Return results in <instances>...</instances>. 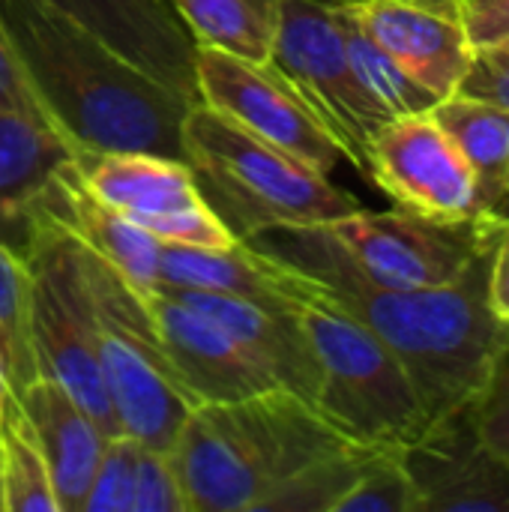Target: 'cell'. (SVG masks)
Segmentation results:
<instances>
[{
    "instance_id": "obj_1",
    "label": "cell",
    "mask_w": 509,
    "mask_h": 512,
    "mask_svg": "<svg viewBox=\"0 0 509 512\" xmlns=\"http://www.w3.org/2000/svg\"><path fill=\"white\" fill-rule=\"evenodd\" d=\"M243 243L321 282L372 327L411 375L429 423L474 402L509 351V324L486 294L495 246L453 285L387 288L366 279L321 225L270 228Z\"/></svg>"
},
{
    "instance_id": "obj_2",
    "label": "cell",
    "mask_w": 509,
    "mask_h": 512,
    "mask_svg": "<svg viewBox=\"0 0 509 512\" xmlns=\"http://www.w3.org/2000/svg\"><path fill=\"white\" fill-rule=\"evenodd\" d=\"M0 27L42 117L75 156L144 150L183 159L186 96L39 0H0Z\"/></svg>"
},
{
    "instance_id": "obj_3",
    "label": "cell",
    "mask_w": 509,
    "mask_h": 512,
    "mask_svg": "<svg viewBox=\"0 0 509 512\" xmlns=\"http://www.w3.org/2000/svg\"><path fill=\"white\" fill-rule=\"evenodd\" d=\"M348 444L321 414L273 387L234 402H201L183 420L168 459L186 512H261L276 489Z\"/></svg>"
},
{
    "instance_id": "obj_4",
    "label": "cell",
    "mask_w": 509,
    "mask_h": 512,
    "mask_svg": "<svg viewBox=\"0 0 509 512\" xmlns=\"http://www.w3.org/2000/svg\"><path fill=\"white\" fill-rule=\"evenodd\" d=\"M273 264L318 363L315 411L321 420L354 444L408 447L429 420L399 357L321 282L276 258Z\"/></svg>"
},
{
    "instance_id": "obj_5",
    "label": "cell",
    "mask_w": 509,
    "mask_h": 512,
    "mask_svg": "<svg viewBox=\"0 0 509 512\" xmlns=\"http://www.w3.org/2000/svg\"><path fill=\"white\" fill-rule=\"evenodd\" d=\"M183 162L201 198L237 240L270 228L321 225L360 210V201L339 189L330 174L255 138L201 102L183 120Z\"/></svg>"
},
{
    "instance_id": "obj_6",
    "label": "cell",
    "mask_w": 509,
    "mask_h": 512,
    "mask_svg": "<svg viewBox=\"0 0 509 512\" xmlns=\"http://www.w3.org/2000/svg\"><path fill=\"white\" fill-rule=\"evenodd\" d=\"M81 255L96 312L99 369L114 420L123 435L168 453L198 399L180 384L144 294L84 246Z\"/></svg>"
},
{
    "instance_id": "obj_7",
    "label": "cell",
    "mask_w": 509,
    "mask_h": 512,
    "mask_svg": "<svg viewBox=\"0 0 509 512\" xmlns=\"http://www.w3.org/2000/svg\"><path fill=\"white\" fill-rule=\"evenodd\" d=\"M24 264L30 273V336L39 375L66 387L108 438L120 435L102 384L96 312L81 246L42 216Z\"/></svg>"
},
{
    "instance_id": "obj_8",
    "label": "cell",
    "mask_w": 509,
    "mask_h": 512,
    "mask_svg": "<svg viewBox=\"0 0 509 512\" xmlns=\"http://www.w3.org/2000/svg\"><path fill=\"white\" fill-rule=\"evenodd\" d=\"M267 63L300 93L342 156L369 171L375 132L393 120L354 75L336 0H282V15Z\"/></svg>"
},
{
    "instance_id": "obj_9",
    "label": "cell",
    "mask_w": 509,
    "mask_h": 512,
    "mask_svg": "<svg viewBox=\"0 0 509 512\" xmlns=\"http://www.w3.org/2000/svg\"><path fill=\"white\" fill-rule=\"evenodd\" d=\"M501 216L474 222H435L411 210H354L321 222L345 258L372 282L387 288H438L459 282L471 264L495 246L507 228Z\"/></svg>"
},
{
    "instance_id": "obj_10",
    "label": "cell",
    "mask_w": 509,
    "mask_h": 512,
    "mask_svg": "<svg viewBox=\"0 0 509 512\" xmlns=\"http://www.w3.org/2000/svg\"><path fill=\"white\" fill-rule=\"evenodd\" d=\"M195 87L201 105L321 174H333L345 159L300 93L267 60L258 63L216 45H195Z\"/></svg>"
},
{
    "instance_id": "obj_11",
    "label": "cell",
    "mask_w": 509,
    "mask_h": 512,
    "mask_svg": "<svg viewBox=\"0 0 509 512\" xmlns=\"http://www.w3.org/2000/svg\"><path fill=\"white\" fill-rule=\"evenodd\" d=\"M366 174L417 216L447 225L492 216L474 168L429 111L387 120L372 138Z\"/></svg>"
},
{
    "instance_id": "obj_12",
    "label": "cell",
    "mask_w": 509,
    "mask_h": 512,
    "mask_svg": "<svg viewBox=\"0 0 509 512\" xmlns=\"http://www.w3.org/2000/svg\"><path fill=\"white\" fill-rule=\"evenodd\" d=\"M474 402L432 420L399 450L417 512H509V465L480 435Z\"/></svg>"
},
{
    "instance_id": "obj_13",
    "label": "cell",
    "mask_w": 509,
    "mask_h": 512,
    "mask_svg": "<svg viewBox=\"0 0 509 512\" xmlns=\"http://www.w3.org/2000/svg\"><path fill=\"white\" fill-rule=\"evenodd\" d=\"M357 24L438 99L456 93L477 57L459 0H354Z\"/></svg>"
},
{
    "instance_id": "obj_14",
    "label": "cell",
    "mask_w": 509,
    "mask_h": 512,
    "mask_svg": "<svg viewBox=\"0 0 509 512\" xmlns=\"http://www.w3.org/2000/svg\"><path fill=\"white\" fill-rule=\"evenodd\" d=\"M165 354L180 384L201 402H234L279 387L273 375L216 321L180 297L153 288L144 294Z\"/></svg>"
},
{
    "instance_id": "obj_15",
    "label": "cell",
    "mask_w": 509,
    "mask_h": 512,
    "mask_svg": "<svg viewBox=\"0 0 509 512\" xmlns=\"http://www.w3.org/2000/svg\"><path fill=\"white\" fill-rule=\"evenodd\" d=\"M84 30L99 36L120 57L159 78L192 105L195 87V36L183 24L174 0H39Z\"/></svg>"
},
{
    "instance_id": "obj_16",
    "label": "cell",
    "mask_w": 509,
    "mask_h": 512,
    "mask_svg": "<svg viewBox=\"0 0 509 512\" xmlns=\"http://www.w3.org/2000/svg\"><path fill=\"white\" fill-rule=\"evenodd\" d=\"M39 213L63 228L87 252L111 264L135 291L147 294L156 288L162 243L123 210L99 198L81 177L75 159L54 171L39 198Z\"/></svg>"
},
{
    "instance_id": "obj_17",
    "label": "cell",
    "mask_w": 509,
    "mask_h": 512,
    "mask_svg": "<svg viewBox=\"0 0 509 512\" xmlns=\"http://www.w3.org/2000/svg\"><path fill=\"white\" fill-rule=\"evenodd\" d=\"M183 303L204 312L216 321L237 345H243L282 390H291L315 408L318 399V363L309 345V336L291 303L267 306L234 294L219 291H192V288H162Z\"/></svg>"
},
{
    "instance_id": "obj_18",
    "label": "cell",
    "mask_w": 509,
    "mask_h": 512,
    "mask_svg": "<svg viewBox=\"0 0 509 512\" xmlns=\"http://www.w3.org/2000/svg\"><path fill=\"white\" fill-rule=\"evenodd\" d=\"M69 159H75V150L54 126L0 108V243L21 261L42 222L39 198Z\"/></svg>"
},
{
    "instance_id": "obj_19",
    "label": "cell",
    "mask_w": 509,
    "mask_h": 512,
    "mask_svg": "<svg viewBox=\"0 0 509 512\" xmlns=\"http://www.w3.org/2000/svg\"><path fill=\"white\" fill-rule=\"evenodd\" d=\"M18 402L48 462L57 510L81 512L108 435L87 414V408L48 375L30 381L18 393Z\"/></svg>"
},
{
    "instance_id": "obj_20",
    "label": "cell",
    "mask_w": 509,
    "mask_h": 512,
    "mask_svg": "<svg viewBox=\"0 0 509 512\" xmlns=\"http://www.w3.org/2000/svg\"><path fill=\"white\" fill-rule=\"evenodd\" d=\"M75 165L99 198L123 210L141 228L153 219L204 201L183 159L144 150H108L81 153L75 156Z\"/></svg>"
},
{
    "instance_id": "obj_21",
    "label": "cell",
    "mask_w": 509,
    "mask_h": 512,
    "mask_svg": "<svg viewBox=\"0 0 509 512\" xmlns=\"http://www.w3.org/2000/svg\"><path fill=\"white\" fill-rule=\"evenodd\" d=\"M156 288H192L246 297L267 306H285L279 288L276 264L249 243H234L231 249H189L162 243Z\"/></svg>"
},
{
    "instance_id": "obj_22",
    "label": "cell",
    "mask_w": 509,
    "mask_h": 512,
    "mask_svg": "<svg viewBox=\"0 0 509 512\" xmlns=\"http://www.w3.org/2000/svg\"><path fill=\"white\" fill-rule=\"evenodd\" d=\"M432 120L474 168L486 210L495 216L509 168V111L468 93H450L432 105Z\"/></svg>"
},
{
    "instance_id": "obj_23",
    "label": "cell",
    "mask_w": 509,
    "mask_h": 512,
    "mask_svg": "<svg viewBox=\"0 0 509 512\" xmlns=\"http://www.w3.org/2000/svg\"><path fill=\"white\" fill-rule=\"evenodd\" d=\"M195 45H216L246 60L270 57L282 0H174Z\"/></svg>"
},
{
    "instance_id": "obj_24",
    "label": "cell",
    "mask_w": 509,
    "mask_h": 512,
    "mask_svg": "<svg viewBox=\"0 0 509 512\" xmlns=\"http://www.w3.org/2000/svg\"><path fill=\"white\" fill-rule=\"evenodd\" d=\"M0 459L6 512H60L48 462L15 393L0 405Z\"/></svg>"
},
{
    "instance_id": "obj_25",
    "label": "cell",
    "mask_w": 509,
    "mask_h": 512,
    "mask_svg": "<svg viewBox=\"0 0 509 512\" xmlns=\"http://www.w3.org/2000/svg\"><path fill=\"white\" fill-rule=\"evenodd\" d=\"M339 21H342V36L348 48V60L354 66L357 81L369 93V99L387 111L390 117H405V114H426L438 102L432 90H426L420 81H414L354 18V12L339 3Z\"/></svg>"
},
{
    "instance_id": "obj_26",
    "label": "cell",
    "mask_w": 509,
    "mask_h": 512,
    "mask_svg": "<svg viewBox=\"0 0 509 512\" xmlns=\"http://www.w3.org/2000/svg\"><path fill=\"white\" fill-rule=\"evenodd\" d=\"M0 372L9 393H21L39 378L30 336V273L27 264L0 243Z\"/></svg>"
},
{
    "instance_id": "obj_27",
    "label": "cell",
    "mask_w": 509,
    "mask_h": 512,
    "mask_svg": "<svg viewBox=\"0 0 509 512\" xmlns=\"http://www.w3.org/2000/svg\"><path fill=\"white\" fill-rule=\"evenodd\" d=\"M336 512H417V492L399 450H372Z\"/></svg>"
},
{
    "instance_id": "obj_28",
    "label": "cell",
    "mask_w": 509,
    "mask_h": 512,
    "mask_svg": "<svg viewBox=\"0 0 509 512\" xmlns=\"http://www.w3.org/2000/svg\"><path fill=\"white\" fill-rule=\"evenodd\" d=\"M135 459L138 441L129 435H111L99 456L96 474L84 495L81 512H129L135 486Z\"/></svg>"
},
{
    "instance_id": "obj_29",
    "label": "cell",
    "mask_w": 509,
    "mask_h": 512,
    "mask_svg": "<svg viewBox=\"0 0 509 512\" xmlns=\"http://www.w3.org/2000/svg\"><path fill=\"white\" fill-rule=\"evenodd\" d=\"M129 512H186L180 480L165 450L138 444L135 459V486Z\"/></svg>"
},
{
    "instance_id": "obj_30",
    "label": "cell",
    "mask_w": 509,
    "mask_h": 512,
    "mask_svg": "<svg viewBox=\"0 0 509 512\" xmlns=\"http://www.w3.org/2000/svg\"><path fill=\"white\" fill-rule=\"evenodd\" d=\"M474 417L486 444L509 465V351L489 375L483 393L477 396Z\"/></svg>"
},
{
    "instance_id": "obj_31",
    "label": "cell",
    "mask_w": 509,
    "mask_h": 512,
    "mask_svg": "<svg viewBox=\"0 0 509 512\" xmlns=\"http://www.w3.org/2000/svg\"><path fill=\"white\" fill-rule=\"evenodd\" d=\"M459 18L474 51L509 42V0H459Z\"/></svg>"
},
{
    "instance_id": "obj_32",
    "label": "cell",
    "mask_w": 509,
    "mask_h": 512,
    "mask_svg": "<svg viewBox=\"0 0 509 512\" xmlns=\"http://www.w3.org/2000/svg\"><path fill=\"white\" fill-rule=\"evenodd\" d=\"M459 93L480 96L509 111V57L495 51H477Z\"/></svg>"
},
{
    "instance_id": "obj_33",
    "label": "cell",
    "mask_w": 509,
    "mask_h": 512,
    "mask_svg": "<svg viewBox=\"0 0 509 512\" xmlns=\"http://www.w3.org/2000/svg\"><path fill=\"white\" fill-rule=\"evenodd\" d=\"M0 108L24 111V114H33V117L45 120L36 99H33V93H30V87H27V81H24V75H21V69H18V63H15V54H12V48H9V42L3 36V27H0Z\"/></svg>"
},
{
    "instance_id": "obj_34",
    "label": "cell",
    "mask_w": 509,
    "mask_h": 512,
    "mask_svg": "<svg viewBox=\"0 0 509 512\" xmlns=\"http://www.w3.org/2000/svg\"><path fill=\"white\" fill-rule=\"evenodd\" d=\"M489 309L509 324V225L501 231L489 264Z\"/></svg>"
},
{
    "instance_id": "obj_35",
    "label": "cell",
    "mask_w": 509,
    "mask_h": 512,
    "mask_svg": "<svg viewBox=\"0 0 509 512\" xmlns=\"http://www.w3.org/2000/svg\"><path fill=\"white\" fill-rule=\"evenodd\" d=\"M495 216H501V219H507L509 222V168H507V174H504V189H501V198H498Z\"/></svg>"
},
{
    "instance_id": "obj_36",
    "label": "cell",
    "mask_w": 509,
    "mask_h": 512,
    "mask_svg": "<svg viewBox=\"0 0 509 512\" xmlns=\"http://www.w3.org/2000/svg\"><path fill=\"white\" fill-rule=\"evenodd\" d=\"M9 393V387H6V381H3V372H0V405H3V396Z\"/></svg>"
}]
</instances>
